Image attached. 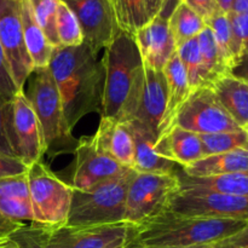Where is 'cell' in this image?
<instances>
[{"label": "cell", "mask_w": 248, "mask_h": 248, "mask_svg": "<svg viewBox=\"0 0 248 248\" xmlns=\"http://www.w3.org/2000/svg\"><path fill=\"white\" fill-rule=\"evenodd\" d=\"M48 69L60 91L70 131L89 114L101 115L104 63L98 52L86 43L74 47L58 46L53 51Z\"/></svg>", "instance_id": "obj_1"}, {"label": "cell", "mask_w": 248, "mask_h": 248, "mask_svg": "<svg viewBox=\"0 0 248 248\" xmlns=\"http://www.w3.org/2000/svg\"><path fill=\"white\" fill-rule=\"evenodd\" d=\"M248 225L232 218L190 217L159 213L140 224L128 225L125 248H182L198 245L218 246Z\"/></svg>", "instance_id": "obj_2"}, {"label": "cell", "mask_w": 248, "mask_h": 248, "mask_svg": "<svg viewBox=\"0 0 248 248\" xmlns=\"http://www.w3.org/2000/svg\"><path fill=\"white\" fill-rule=\"evenodd\" d=\"M101 118L126 123L135 118L144 85V63L135 39L120 31L104 50Z\"/></svg>", "instance_id": "obj_3"}, {"label": "cell", "mask_w": 248, "mask_h": 248, "mask_svg": "<svg viewBox=\"0 0 248 248\" xmlns=\"http://www.w3.org/2000/svg\"><path fill=\"white\" fill-rule=\"evenodd\" d=\"M136 171L128 169L120 176L89 190L73 189L72 205L64 225H103L124 223L126 194Z\"/></svg>", "instance_id": "obj_4"}, {"label": "cell", "mask_w": 248, "mask_h": 248, "mask_svg": "<svg viewBox=\"0 0 248 248\" xmlns=\"http://www.w3.org/2000/svg\"><path fill=\"white\" fill-rule=\"evenodd\" d=\"M27 179L34 222L46 228L64 225L72 205V186L61 181L41 161L28 167Z\"/></svg>", "instance_id": "obj_5"}, {"label": "cell", "mask_w": 248, "mask_h": 248, "mask_svg": "<svg viewBox=\"0 0 248 248\" xmlns=\"http://www.w3.org/2000/svg\"><path fill=\"white\" fill-rule=\"evenodd\" d=\"M27 81L28 91L24 93L38 116L47 150L69 145L72 131L68 127L60 91L48 67L34 69Z\"/></svg>", "instance_id": "obj_6"}, {"label": "cell", "mask_w": 248, "mask_h": 248, "mask_svg": "<svg viewBox=\"0 0 248 248\" xmlns=\"http://www.w3.org/2000/svg\"><path fill=\"white\" fill-rule=\"evenodd\" d=\"M179 190V173H138L126 194L124 223L140 224L165 212L170 199Z\"/></svg>", "instance_id": "obj_7"}, {"label": "cell", "mask_w": 248, "mask_h": 248, "mask_svg": "<svg viewBox=\"0 0 248 248\" xmlns=\"http://www.w3.org/2000/svg\"><path fill=\"white\" fill-rule=\"evenodd\" d=\"M174 126L198 135L244 130L232 120L218 101L212 87L208 86L191 91L177 111Z\"/></svg>", "instance_id": "obj_8"}, {"label": "cell", "mask_w": 248, "mask_h": 248, "mask_svg": "<svg viewBox=\"0 0 248 248\" xmlns=\"http://www.w3.org/2000/svg\"><path fill=\"white\" fill-rule=\"evenodd\" d=\"M166 211L190 217L248 220V196L212 191L178 190L170 199Z\"/></svg>", "instance_id": "obj_9"}, {"label": "cell", "mask_w": 248, "mask_h": 248, "mask_svg": "<svg viewBox=\"0 0 248 248\" xmlns=\"http://www.w3.org/2000/svg\"><path fill=\"white\" fill-rule=\"evenodd\" d=\"M10 133L15 155L27 166L41 161L47 147L38 116L24 90H19L11 102Z\"/></svg>", "instance_id": "obj_10"}, {"label": "cell", "mask_w": 248, "mask_h": 248, "mask_svg": "<svg viewBox=\"0 0 248 248\" xmlns=\"http://www.w3.org/2000/svg\"><path fill=\"white\" fill-rule=\"evenodd\" d=\"M0 43L17 89L23 90L34 70L22 24V0H0Z\"/></svg>", "instance_id": "obj_11"}, {"label": "cell", "mask_w": 248, "mask_h": 248, "mask_svg": "<svg viewBox=\"0 0 248 248\" xmlns=\"http://www.w3.org/2000/svg\"><path fill=\"white\" fill-rule=\"evenodd\" d=\"M128 224L81 225L44 229V247L45 248H109L120 244L127 236Z\"/></svg>", "instance_id": "obj_12"}, {"label": "cell", "mask_w": 248, "mask_h": 248, "mask_svg": "<svg viewBox=\"0 0 248 248\" xmlns=\"http://www.w3.org/2000/svg\"><path fill=\"white\" fill-rule=\"evenodd\" d=\"M74 12L84 43L99 53L115 39L120 29L109 0H61Z\"/></svg>", "instance_id": "obj_13"}, {"label": "cell", "mask_w": 248, "mask_h": 248, "mask_svg": "<svg viewBox=\"0 0 248 248\" xmlns=\"http://www.w3.org/2000/svg\"><path fill=\"white\" fill-rule=\"evenodd\" d=\"M74 154L75 166L72 181L74 190H89L128 170L102 152L92 137L80 138L75 145Z\"/></svg>", "instance_id": "obj_14"}, {"label": "cell", "mask_w": 248, "mask_h": 248, "mask_svg": "<svg viewBox=\"0 0 248 248\" xmlns=\"http://www.w3.org/2000/svg\"><path fill=\"white\" fill-rule=\"evenodd\" d=\"M143 63L147 67L162 70L167 61L176 53V44L169 27V19L156 16L133 34Z\"/></svg>", "instance_id": "obj_15"}, {"label": "cell", "mask_w": 248, "mask_h": 248, "mask_svg": "<svg viewBox=\"0 0 248 248\" xmlns=\"http://www.w3.org/2000/svg\"><path fill=\"white\" fill-rule=\"evenodd\" d=\"M167 107V82L164 70L144 65V85L137 113L132 120L138 121L148 132L156 137Z\"/></svg>", "instance_id": "obj_16"}, {"label": "cell", "mask_w": 248, "mask_h": 248, "mask_svg": "<svg viewBox=\"0 0 248 248\" xmlns=\"http://www.w3.org/2000/svg\"><path fill=\"white\" fill-rule=\"evenodd\" d=\"M130 131L135 143L133 171L138 173H179L182 167L165 159L155 149L156 137L148 132L138 121L124 123Z\"/></svg>", "instance_id": "obj_17"}, {"label": "cell", "mask_w": 248, "mask_h": 248, "mask_svg": "<svg viewBox=\"0 0 248 248\" xmlns=\"http://www.w3.org/2000/svg\"><path fill=\"white\" fill-rule=\"evenodd\" d=\"M97 147L125 169L135 162V143L124 123L110 118H101L98 128L92 136Z\"/></svg>", "instance_id": "obj_18"}, {"label": "cell", "mask_w": 248, "mask_h": 248, "mask_svg": "<svg viewBox=\"0 0 248 248\" xmlns=\"http://www.w3.org/2000/svg\"><path fill=\"white\" fill-rule=\"evenodd\" d=\"M162 70H164L167 82V107L161 125H160L156 143L173 128L177 111L193 91L189 85L186 69L179 61L177 53H173V56L167 61Z\"/></svg>", "instance_id": "obj_19"}, {"label": "cell", "mask_w": 248, "mask_h": 248, "mask_svg": "<svg viewBox=\"0 0 248 248\" xmlns=\"http://www.w3.org/2000/svg\"><path fill=\"white\" fill-rule=\"evenodd\" d=\"M155 149L161 156L174 162L182 169L203 157L200 135L178 126H174L162 140H160L155 144Z\"/></svg>", "instance_id": "obj_20"}, {"label": "cell", "mask_w": 248, "mask_h": 248, "mask_svg": "<svg viewBox=\"0 0 248 248\" xmlns=\"http://www.w3.org/2000/svg\"><path fill=\"white\" fill-rule=\"evenodd\" d=\"M218 101L241 128L248 124V81L230 73L212 85Z\"/></svg>", "instance_id": "obj_21"}, {"label": "cell", "mask_w": 248, "mask_h": 248, "mask_svg": "<svg viewBox=\"0 0 248 248\" xmlns=\"http://www.w3.org/2000/svg\"><path fill=\"white\" fill-rule=\"evenodd\" d=\"M188 177H211L229 173H248V148L210 155L182 169Z\"/></svg>", "instance_id": "obj_22"}, {"label": "cell", "mask_w": 248, "mask_h": 248, "mask_svg": "<svg viewBox=\"0 0 248 248\" xmlns=\"http://www.w3.org/2000/svg\"><path fill=\"white\" fill-rule=\"evenodd\" d=\"M179 190H200L228 195L248 196V173L211 177H188L179 172Z\"/></svg>", "instance_id": "obj_23"}, {"label": "cell", "mask_w": 248, "mask_h": 248, "mask_svg": "<svg viewBox=\"0 0 248 248\" xmlns=\"http://www.w3.org/2000/svg\"><path fill=\"white\" fill-rule=\"evenodd\" d=\"M22 24L27 52L34 69L47 68L55 47L50 44L44 31L34 19L28 0H22Z\"/></svg>", "instance_id": "obj_24"}, {"label": "cell", "mask_w": 248, "mask_h": 248, "mask_svg": "<svg viewBox=\"0 0 248 248\" xmlns=\"http://www.w3.org/2000/svg\"><path fill=\"white\" fill-rule=\"evenodd\" d=\"M206 26L212 31L216 43H217L219 52L228 70L230 73H234L235 69L240 65V63L242 62V58L246 52L240 45L237 39L235 38L232 23H230L229 14H224L222 11L216 12L206 22Z\"/></svg>", "instance_id": "obj_25"}, {"label": "cell", "mask_w": 248, "mask_h": 248, "mask_svg": "<svg viewBox=\"0 0 248 248\" xmlns=\"http://www.w3.org/2000/svg\"><path fill=\"white\" fill-rule=\"evenodd\" d=\"M34 224L31 200L0 198V240Z\"/></svg>", "instance_id": "obj_26"}, {"label": "cell", "mask_w": 248, "mask_h": 248, "mask_svg": "<svg viewBox=\"0 0 248 248\" xmlns=\"http://www.w3.org/2000/svg\"><path fill=\"white\" fill-rule=\"evenodd\" d=\"M169 27L176 47H178L186 41L196 38L206 28V22L182 1L170 16Z\"/></svg>", "instance_id": "obj_27"}, {"label": "cell", "mask_w": 248, "mask_h": 248, "mask_svg": "<svg viewBox=\"0 0 248 248\" xmlns=\"http://www.w3.org/2000/svg\"><path fill=\"white\" fill-rule=\"evenodd\" d=\"M198 43L202 67L206 73V78H207V84L211 87L218 79L230 74V72L223 61L212 31L207 26L198 35Z\"/></svg>", "instance_id": "obj_28"}, {"label": "cell", "mask_w": 248, "mask_h": 248, "mask_svg": "<svg viewBox=\"0 0 248 248\" xmlns=\"http://www.w3.org/2000/svg\"><path fill=\"white\" fill-rule=\"evenodd\" d=\"M120 31L133 34L150 21L145 0H109Z\"/></svg>", "instance_id": "obj_29"}, {"label": "cell", "mask_w": 248, "mask_h": 248, "mask_svg": "<svg viewBox=\"0 0 248 248\" xmlns=\"http://www.w3.org/2000/svg\"><path fill=\"white\" fill-rule=\"evenodd\" d=\"M176 53L182 64H183L184 69H186L191 90L208 86L207 78H206V73L202 67V61H201L198 36L179 45L177 47Z\"/></svg>", "instance_id": "obj_30"}, {"label": "cell", "mask_w": 248, "mask_h": 248, "mask_svg": "<svg viewBox=\"0 0 248 248\" xmlns=\"http://www.w3.org/2000/svg\"><path fill=\"white\" fill-rule=\"evenodd\" d=\"M203 157L222 154L239 148H248V133L245 130L200 135Z\"/></svg>", "instance_id": "obj_31"}, {"label": "cell", "mask_w": 248, "mask_h": 248, "mask_svg": "<svg viewBox=\"0 0 248 248\" xmlns=\"http://www.w3.org/2000/svg\"><path fill=\"white\" fill-rule=\"evenodd\" d=\"M56 31L60 41V46L74 47L84 43L81 28L74 12L68 5L60 0L57 7V18H56Z\"/></svg>", "instance_id": "obj_32"}, {"label": "cell", "mask_w": 248, "mask_h": 248, "mask_svg": "<svg viewBox=\"0 0 248 248\" xmlns=\"http://www.w3.org/2000/svg\"><path fill=\"white\" fill-rule=\"evenodd\" d=\"M31 15L53 47L60 46L56 31V18L60 0H28Z\"/></svg>", "instance_id": "obj_33"}, {"label": "cell", "mask_w": 248, "mask_h": 248, "mask_svg": "<svg viewBox=\"0 0 248 248\" xmlns=\"http://www.w3.org/2000/svg\"><path fill=\"white\" fill-rule=\"evenodd\" d=\"M44 229L39 224L15 232L0 244V248H45L44 247Z\"/></svg>", "instance_id": "obj_34"}, {"label": "cell", "mask_w": 248, "mask_h": 248, "mask_svg": "<svg viewBox=\"0 0 248 248\" xmlns=\"http://www.w3.org/2000/svg\"><path fill=\"white\" fill-rule=\"evenodd\" d=\"M0 198L29 200L27 173L0 178Z\"/></svg>", "instance_id": "obj_35"}, {"label": "cell", "mask_w": 248, "mask_h": 248, "mask_svg": "<svg viewBox=\"0 0 248 248\" xmlns=\"http://www.w3.org/2000/svg\"><path fill=\"white\" fill-rule=\"evenodd\" d=\"M11 102H7L0 97V153L15 155L11 145L10 121H11Z\"/></svg>", "instance_id": "obj_36"}, {"label": "cell", "mask_w": 248, "mask_h": 248, "mask_svg": "<svg viewBox=\"0 0 248 248\" xmlns=\"http://www.w3.org/2000/svg\"><path fill=\"white\" fill-rule=\"evenodd\" d=\"M18 91L19 90L17 89L16 84L12 79L9 63H7L1 43H0V97L5 101L10 102L14 99Z\"/></svg>", "instance_id": "obj_37"}, {"label": "cell", "mask_w": 248, "mask_h": 248, "mask_svg": "<svg viewBox=\"0 0 248 248\" xmlns=\"http://www.w3.org/2000/svg\"><path fill=\"white\" fill-rule=\"evenodd\" d=\"M28 171V166L19 157L0 153V178L15 177L24 174Z\"/></svg>", "instance_id": "obj_38"}, {"label": "cell", "mask_w": 248, "mask_h": 248, "mask_svg": "<svg viewBox=\"0 0 248 248\" xmlns=\"http://www.w3.org/2000/svg\"><path fill=\"white\" fill-rule=\"evenodd\" d=\"M230 23L235 38L242 46L245 52L248 50V14H229Z\"/></svg>", "instance_id": "obj_39"}, {"label": "cell", "mask_w": 248, "mask_h": 248, "mask_svg": "<svg viewBox=\"0 0 248 248\" xmlns=\"http://www.w3.org/2000/svg\"><path fill=\"white\" fill-rule=\"evenodd\" d=\"M182 1L194 10L199 16L202 17L205 22H207L216 12L219 11L216 0H182Z\"/></svg>", "instance_id": "obj_40"}, {"label": "cell", "mask_w": 248, "mask_h": 248, "mask_svg": "<svg viewBox=\"0 0 248 248\" xmlns=\"http://www.w3.org/2000/svg\"><path fill=\"white\" fill-rule=\"evenodd\" d=\"M217 248H248V225L236 235L218 245Z\"/></svg>", "instance_id": "obj_41"}, {"label": "cell", "mask_w": 248, "mask_h": 248, "mask_svg": "<svg viewBox=\"0 0 248 248\" xmlns=\"http://www.w3.org/2000/svg\"><path fill=\"white\" fill-rule=\"evenodd\" d=\"M182 2V0H162L161 2V9L157 16L162 17L165 19H169L170 16L172 15V12L174 11L177 6Z\"/></svg>", "instance_id": "obj_42"}, {"label": "cell", "mask_w": 248, "mask_h": 248, "mask_svg": "<svg viewBox=\"0 0 248 248\" xmlns=\"http://www.w3.org/2000/svg\"><path fill=\"white\" fill-rule=\"evenodd\" d=\"M162 0H145V6H147V12L149 18H154L159 15L160 9H161Z\"/></svg>", "instance_id": "obj_43"}, {"label": "cell", "mask_w": 248, "mask_h": 248, "mask_svg": "<svg viewBox=\"0 0 248 248\" xmlns=\"http://www.w3.org/2000/svg\"><path fill=\"white\" fill-rule=\"evenodd\" d=\"M230 12H234V14H248V0H235Z\"/></svg>", "instance_id": "obj_44"}, {"label": "cell", "mask_w": 248, "mask_h": 248, "mask_svg": "<svg viewBox=\"0 0 248 248\" xmlns=\"http://www.w3.org/2000/svg\"><path fill=\"white\" fill-rule=\"evenodd\" d=\"M216 1H217L219 11L224 12V14H229L232 11L235 0H216Z\"/></svg>", "instance_id": "obj_45"}, {"label": "cell", "mask_w": 248, "mask_h": 248, "mask_svg": "<svg viewBox=\"0 0 248 248\" xmlns=\"http://www.w3.org/2000/svg\"><path fill=\"white\" fill-rule=\"evenodd\" d=\"M182 248H217V246H216V245H198V246L182 247Z\"/></svg>", "instance_id": "obj_46"}, {"label": "cell", "mask_w": 248, "mask_h": 248, "mask_svg": "<svg viewBox=\"0 0 248 248\" xmlns=\"http://www.w3.org/2000/svg\"><path fill=\"white\" fill-rule=\"evenodd\" d=\"M244 57H245V58H247V60H248V50L246 51V53H245V56H244ZM236 75H237V74H236ZM239 77L244 78V79H246L247 81H248V72H247L246 74H245V75H239Z\"/></svg>", "instance_id": "obj_47"}, {"label": "cell", "mask_w": 248, "mask_h": 248, "mask_svg": "<svg viewBox=\"0 0 248 248\" xmlns=\"http://www.w3.org/2000/svg\"><path fill=\"white\" fill-rule=\"evenodd\" d=\"M124 242H125V241H124ZM124 242H120V244L113 245V246H110L109 248H125V246H124Z\"/></svg>", "instance_id": "obj_48"}, {"label": "cell", "mask_w": 248, "mask_h": 248, "mask_svg": "<svg viewBox=\"0 0 248 248\" xmlns=\"http://www.w3.org/2000/svg\"><path fill=\"white\" fill-rule=\"evenodd\" d=\"M244 130H245V131H246V132L248 133V124H247V126H246V127H245V128H244Z\"/></svg>", "instance_id": "obj_49"}, {"label": "cell", "mask_w": 248, "mask_h": 248, "mask_svg": "<svg viewBox=\"0 0 248 248\" xmlns=\"http://www.w3.org/2000/svg\"><path fill=\"white\" fill-rule=\"evenodd\" d=\"M4 240H6V239H4ZM4 240H0V244H1V242H2V241H4Z\"/></svg>", "instance_id": "obj_50"}]
</instances>
